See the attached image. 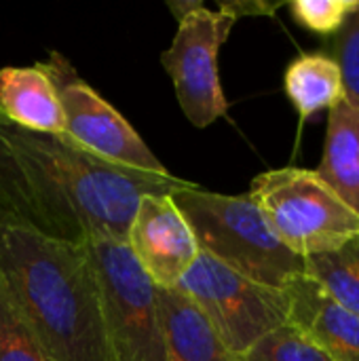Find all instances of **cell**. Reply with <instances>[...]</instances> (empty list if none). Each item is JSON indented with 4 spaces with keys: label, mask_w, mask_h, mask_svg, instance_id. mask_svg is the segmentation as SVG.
<instances>
[{
    "label": "cell",
    "mask_w": 359,
    "mask_h": 361,
    "mask_svg": "<svg viewBox=\"0 0 359 361\" xmlns=\"http://www.w3.org/2000/svg\"><path fill=\"white\" fill-rule=\"evenodd\" d=\"M186 180L106 163L68 137L0 121V220L44 237L127 243L146 195H171Z\"/></svg>",
    "instance_id": "1"
},
{
    "label": "cell",
    "mask_w": 359,
    "mask_h": 361,
    "mask_svg": "<svg viewBox=\"0 0 359 361\" xmlns=\"http://www.w3.org/2000/svg\"><path fill=\"white\" fill-rule=\"evenodd\" d=\"M0 281L47 361H110L85 243L0 220Z\"/></svg>",
    "instance_id": "2"
},
{
    "label": "cell",
    "mask_w": 359,
    "mask_h": 361,
    "mask_svg": "<svg viewBox=\"0 0 359 361\" xmlns=\"http://www.w3.org/2000/svg\"><path fill=\"white\" fill-rule=\"evenodd\" d=\"M201 252L267 288L286 290L305 273V258L290 252L269 228L250 195H218L186 184L171 192Z\"/></svg>",
    "instance_id": "3"
},
{
    "label": "cell",
    "mask_w": 359,
    "mask_h": 361,
    "mask_svg": "<svg viewBox=\"0 0 359 361\" xmlns=\"http://www.w3.org/2000/svg\"><path fill=\"white\" fill-rule=\"evenodd\" d=\"M248 195L273 235L300 258L336 252L359 237V214L315 169L264 171L252 180Z\"/></svg>",
    "instance_id": "4"
},
{
    "label": "cell",
    "mask_w": 359,
    "mask_h": 361,
    "mask_svg": "<svg viewBox=\"0 0 359 361\" xmlns=\"http://www.w3.org/2000/svg\"><path fill=\"white\" fill-rule=\"evenodd\" d=\"M99 288L110 361H165L157 286L140 269L127 243H85Z\"/></svg>",
    "instance_id": "5"
},
{
    "label": "cell",
    "mask_w": 359,
    "mask_h": 361,
    "mask_svg": "<svg viewBox=\"0 0 359 361\" xmlns=\"http://www.w3.org/2000/svg\"><path fill=\"white\" fill-rule=\"evenodd\" d=\"M178 17V32L161 55L180 108L195 127H207L226 116L229 102L218 76V51L239 19L233 2L218 11L201 2H169Z\"/></svg>",
    "instance_id": "6"
},
{
    "label": "cell",
    "mask_w": 359,
    "mask_h": 361,
    "mask_svg": "<svg viewBox=\"0 0 359 361\" xmlns=\"http://www.w3.org/2000/svg\"><path fill=\"white\" fill-rule=\"evenodd\" d=\"M176 288L203 311L224 345L237 355H245L290 315L286 292L256 283L205 252Z\"/></svg>",
    "instance_id": "7"
},
{
    "label": "cell",
    "mask_w": 359,
    "mask_h": 361,
    "mask_svg": "<svg viewBox=\"0 0 359 361\" xmlns=\"http://www.w3.org/2000/svg\"><path fill=\"white\" fill-rule=\"evenodd\" d=\"M40 66L59 95L68 140L106 163L159 176L169 173L127 118L89 87L66 57L53 51Z\"/></svg>",
    "instance_id": "8"
},
{
    "label": "cell",
    "mask_w": 359,
    "mask_h": 361,
    "mask_svg": "<svg viewBox=\"0 0 359 361\" xmlns=\"http://www.w3.org/2000/svg\"><path fill=\"white\" fill-rule=\"evenodd\" d=\"M127 247L157 288H176L199 258L195 233L171 195L140 199L129 226Z\"/></svg>",
    "instance_id": "9"
},
{
    "label": "cell",
    "mask_w": 359,
    "mask_h": 361,
    "mask_svg": "<svg viewBox=\"0 0 359 361\" xmlns=\"http://www.w3.org/2000/svg\"><path fill=\"white\" fill-rule=\"evenodd\" d=\"M288 322L303 330L332 361H359V319L313 277L298 275L286 290Z\"/></svg>",
    "instance_id": "10"
},
{
    "label": "cell",
    "mask_w": 359,
    "mask_h": 361,
    "mask_svg": "<svg viewBox=\"0 0 359 361\" xmlns=\"http://www.w3.org/2000/svg\"><path fill=\"white\" fill-rule=\"evenodd\" d=\"M0 116L4 123L66 137V116L53 80L40 63L0 70Z\"/></svg>",
    "instance_id": "11"
},
{
    "label": "cell",
    "mask_w": 359,
    "mask_h": 361,
    "mask_svg": "<svg viewBox=\"0 0 359 361\" xmlns=\"http://www.w3.org/2000/svg\"><path fill=\"white\" fill-rule=\"evenodd\" d=\"M165 361H243L218 336L203 311L178 288H157Z\"/></svg>",
    "instance_id": "12"
},
{
    "label": "cell",
    "mask_w": 359,
    "mask_h": 361,
    "mask_svg": "<svg viewBox=\"0 0 359 361\" xmlns=\"http://www.w3.org/2000/svg\"><path fill=\"white\" fill-rule=\"evenodd\" d=\"M317 176L359 214V102L343 99L330 110Z\"/></svg>",
    "instance_id": "13"
},
{
    "label": "cell",
    "mask_w": 359,
    "mask_h": 361,
    "mask_svg": "<svg viewBox=\"0 0 359 361\" xmlns=\"http://www.w3.org/2000/svg\"><path fill=\"white\" fill-rule=\"evenodd\" d=\"M284 87L300 121H309L320 110H332L345 99L341 70L336 61L324 53H303L290 61Z\"/></svg>",
    "instance_id": "14"
},
{
    "label": "cell",
    "mask_w": 359,
    "mask_h": 361,
    "mask_svg": "<svg viewBox=\"0 0 359 361\" xmlns=\"http://www.w3.org/2000/svg\"><path fill=\"white\" fill-rule=\"evenodd\" d=\"M305 273L359 319V237L336 252L305 258Z\"/></svg>",
    "instance_id": "15"
},
{
    "label": "cell",
    "mask_w": 359,
    "mask_h": 361,
    "mask_svg": "<svg viewBox=\"0 0 359 361\" xmlns=\"http://www.w3.org/2000/svg\"><path fill=\"white\" fill-rule=\"evenodd\" d=\"M243 361H332L303 330L286 322L262 336Z\"/></svg>",
    "instance_id": "16"
},
{
    "label": "cell",
    "mask_w": 359,
    "mask_h": 361,
    "mask_svg": "<svg viewBox=\"0 0 359 361\" xmlns=\"http://www.w3.org/2000/svg\"><path fill=\"white\" fill-rule=\"evenodd\" d=\"M0 361H47L0 281Z\"/></svg>",
    "instance_id": "17"
},
{
    "label": "cell",
    "mask_w": 359,
    "mask_h": 361,
    "mask_svg": "<svg viewBox=\"0 0 359 361\" xmlns=\"http://www.w3.org/2000/svg\"><path fill=\"white\" fill-rule=\"evenodd\" d=\"M359 8V0H294L290 13L296 23L320 36H336Z\"/></svg>",
    "instance_id": "18"
},
{
    "label": "cell",
    "mask_w": 359,
    "mask_h": 361,
    "mask_svg": "<svg viewBox=\"0 0 359 361\" xmlns=\"http://www.w3.org/2000/svg\"><path fill=\"white\" fill-rule=\"evenodd\" d=\"M330 57L341 70L345 97L359 102V8L334 36Z\"/></svg>",
    "instance_id": "19"
},
{
    "label": "cell",
    "mask_w": 359,
    "mask_h": 361,
    "mask_svg": "<svg viewBox=\"0 0 359 361\" xmlns=\"http://www.w3.org/2000/svg\"><path fill=\"white\" fill-rule=\"evenodd\" d=\"M0 121H2V116H0Z\"/></svg>",
    "instance_id": "20"
}]
</instances>
